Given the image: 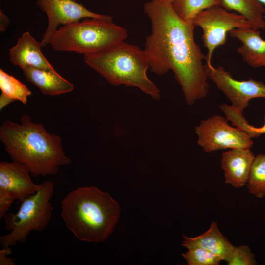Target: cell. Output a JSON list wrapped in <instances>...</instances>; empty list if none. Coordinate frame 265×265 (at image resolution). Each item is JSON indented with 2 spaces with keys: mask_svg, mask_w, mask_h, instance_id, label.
I'll list each match as a JSON object with an SVG mask.
<instances>
[{
  "mask_svg": "<svg viewBox=\"0 0 265 265\" xmlns=\"http://www.w3.org/2000/svg\"><path fill=\"white\" fill-rule=\"evenodd\" d=\"M144 11L151 24L144 50L151 71L162 75L172 70L188 105L204 98L209 86L205 55L194 39L195 26L179 18L171 3L150 1Z\"/></svg>",
  "mask_w": 265,
  "mask_h": 265,
  "instance_id": "cell-1",
  "label": "cell"
},
{
  "mask_svg": "<svg viewBox=\"0 0 265 265\" xmlns=\"http://www.w3.org/2000/svg\"><path fill=\"white\" fill-rule=\"evenodd\" d=\"M0 140L13 161L26 166L32 176L53 175L71 163L60 136L47 132L41 123L23 114L18 123L9 120L0 126Z\"/></svg>",
  "mask_w": 265,
  "mask_h": 265,
  "instance_id": "cell-2",
  "label": "cell"
},
{
  "mask_svg": "<svg viewBox=\"0 0 265 265\" xmlns=\"http://www.w3.org/2000/svg\"><path fill=\"white\" fill-rule=\"evenodd\" d=\"M66 227L78 239L103 242L112 233L120 215L118 203L108 192L95 186L80 187L61 201Z\"/></svg>",
  "mask_w": 265,
  "mask_h": 265,
  "instance_id": "cell-3",
  "label": "cell"
},
{
  "mask_svg": "<svg viewBox=\"0 0 265 265\" xmlns=\"http://www.w3.org/2000/svg\"><path fill=\"white\" fill-rule=\"evenodd\" d=\"M85 63L109 84L134 87L155 100L160 91L147 74L150 69L144 50L123 41L97 54L84 56Z\"/></svg>",
  "mask_w": 265,
  "mask_h": 265,
  "instance_id": "cell-4",
  "label": "cell"
},
{
  "mask_svg": "<svg viewBox=\"0 0 265 265\" xmlns=\"http://www.w3.org/2000/svg\"><path fill=\"white\" fill-rule=\"evenodd\" d=\"M126 29L112 20L85 18L60 26L49 45L58 52H73L84 56L97 54L124 41Z\"/></svg>",
  "mask_w": 265,
  "mask_h": 265,
  "instance_id": "cell-5",
  "label": "cell"
},
{
  "mask_svg": "<svg viewBox=\"0 0 265 265\" xmlns=\"http://www.w3.org/2000/svg\"><path fill=\"white\" fill-rule=\"evenodd\" d=\"M41 184L39 190L22 202L17 213L10 212L4 216L5 228L10 232L0 237L2 247L24 243L30 232H42L48 225L52 216L51 200L54 184L47 180Z\"/></svg>",
  "mask_w": 265,
  "mask_h": 265,
  "instance_id": "cell-6",
  "label": "cell"
},
{
  "mask_svg": "<svg viewBox=\"0 0 265 265\" xmlns=\"http://www.w3.org/2000/svg\"><path fill=\"white\" fill-rule=\"evenodd\" d=\"M192 22L203 31L202 39L204 46L207 50L205 65L208 66L212 65L215 49L226 43L228 33L236 28L252 27L243 16L238 13L230 12L219 5L200 12Z\"/></svg>",
  "mask_w": 265,
  "mask_h": 265,
  "instance_id": "cell-7",
  "label": "cell"
},
{
  "mask_svg": "<svg viewBox=\"0 0 265 265\" xmlns=\"http://www.w3.org/2000/svg\"><path fill=\"white\" fill-rule=\"evenodd\" d=\"M198 145L206 153L219 150L250 149L253 142L245 131L229 125L219 115H214L201 120L195 127Z\"/></svg>",
  "mask_w": 265,
  "mask_h": 265,
  "instance_id": "cell-8",
  "label": "cell"
},
{
  "mask_svg": "<svg viewBox=\"0 0 265 265\" xmlns=\"http://www.w3.org/2000/svg\"><path fill=\"white\" fill-rule=\"evenodd\" d=\"M30 174L28 168L20 162H0V218L15 200L22 202L40 189L42 184H35Z\"/></svg>",
  "mask_w": 265,
  "mask_h": 265,
  "instance_id": "cell-9",
  "label": "cell"
},
{
  "mask_svg": "<svg viewBox=\"0 0 265 265\" xmlns=\"http://www.w3.org/2000/svg\"><path fill=\"white\" fill-rule=\"evenodd\" d=\"M208 79L211 80L231 102V106L243 114L249 101L257 98H265V84L251 78L238 80L223 67L205 65Z\"/></svg>",
  "mask_w": 265,
  "mask_h": 265,
  "instance_id": "cell-10",
  "label": "cell"
},
{
  "mask_svg": "<svg viewBox=\"0 0 265 265\" xmlns=\"http://www.w3.org/2000/svg\"><path fill=\"white\" fill-rule=\"evenodd\" d=\"M37 4L48 17V25L41 42L42 46L50 44L60 25H66L83 18L112 20L109 15L93 12L74 0H38Z\"/></svg>",
  "mask_w": 265,
  "mask_h": 265,
  "instance_id": "cell-11",
  "label": "cell"
},
{
  "mask_svg": "<svg viewBox=\"0 0 265 265\" xmlns=\"http://www.w3.org/2000/svg\"><path fill=\"white\" fill-rule=\"evenodd\" d=\"M255 157L250 149H230L222 153L221 166L225 182L236 188L246 185Z\"/></svg>",
  "mask_w": 265,
  "mask_h": 265,
  "instance_id": "cell-12",
  "label": "cell"
},
{
  "mask_svg": "<svg viewBox=\"0 0 265 265\" xmlns=\"http://www.w3.org/2000/svg\"><path fill=\"white\" fill-rule=\"evenodd\" d=\"M42 45L28 32L18 38L16 44L9 50L10 61L21 69L26 66L45 70H54L43 55Z\"/></svg>",
  "mask_w": 265,
  "mask_h": 265,
  "instance_id": "cell-13",
  "label": "cell"
},
{
  "mask_svg": "<svg viewBox=\"0 0 265 265\" xmlns=\"http://www.w3.org/2000/svg\"><path fill=\"white\" fill-rule=\"evenodd\" d=\"M229 34L241 43L237 51L244 62L253 68L265 67V40L262 38L259 30L236 28Z\"/></svg>",
  "mask_w": 265,
  "mask_h": 265,
  "instance_id": "cell-14",
  "label": "cell"
},
{
  "mask_svg": "<svg viewBox=\"0 0 265 265\" xmlns=\"http://www.w3.org/2000/svg\"><path fill=\"white\" fill-rule=\"evenodd\" d=\"M21 69L27 81L37 86L44 95H60L69 93L74 89V85L55 69H41L31 66L25 67Z\"/></svg>",
  "mask_w": 265,
  "mask_h": 265,
  "instance_id": "cell-15",
  "label": "cell"
},
{
  "mask_svg": "<svg viewBox=\"0 0 265 265\" xmlns=\"http://www.w3.org/2000/svg\"><path fill=\"white\" fill-rule=\"evenodd\" d=\"M181 245L186 248L198 246L206 249L226 261L231 254L235 246L219 231L216 222L211 224L209 229L203 234L195 237L183 236Z\"/></svg>",
  "mask_w": 265,
  "mask_h": 265,
  "instance_id": "cell-16",
  "label": "cell"
},
{
  "mask_svg": "<svg viewBox=\"0 0 265 265\" xmlns=\"http://www.w3.org/2000/svg\"><path fill=\"white\" fill-rule=\"evenodd\" d=\"M221 5L228 11H235L243 16L253 28L265 29L264 6L258 0H221Z\"/></svg>",
  "mask_w": 265,
  "mask_h": 265,
  "instance_id": "cell-17",
  "label": "cell"
},
{
  "mask_svg": "<svg viewBox=\"0 0 265 265\" xmlns=\"http://www.w3.org/2000/svg\"><path fill=\"white\" fill-rule=\"evenodd\" d=\"M172 6L182 20L192 22L200 12L211 7L221 5V0H173Z\"/></svg>",
  "mask_w": 265,
  "mask_h": 265,
  "instance_id": "cell-18",
  "label": "cell"
},
{
  "mask_svg": "<svg viewBox=\"0 0 265 265\" xmlns=\"http://www.w3.org/2000/svg\"><path fill=\"white\" fill-rule=\"evenodd\" d=\"M249 192L261 198L265 196V155L255 156L252 164L246 183Z\"/></svg>",
  "mask_w": 265,
  "mask_h": 265,
  "instance_id": "cell-19",
  "label": "cell"
},
{
  "mask_svg": "<svg viewBox=\"0 0 265 265\" xmlns=\"http://www.w3.org/2000/svg\"><path fill=\"white\" fill-rule=\"evenodd\" d=\"M0 88L2 93L12 100L26 104L31 91L14 76L0 69Z\"/></svg>",
  "mask_w": 265,
  "mask_h": 265,
  "instance_id": "cell-20",
  "label": "cell"
},
{
  "mask_svg": "<svg viewBox=\"0 0 265 265\" xmlns=\"http://www.w3.org/2000/svg\"><path fill=\"white\" fill-rule=\"evenodd\" d=\"M187 249L182 256L189 265H218L222 261L218 255L200 247L192 246Z\"/></svg>",
  "mask_w": 265,
  "mask_h": 265,
  "instance_id": "cell-21",
  "label": "cell"
},
{
  "mask_svg": "<svg viewBox=\"0 0 265 265\" xmlns=\"http://www.w3.org/2000/svg\"><path fill=\"white\" fill-rule=\"evenodd\" d=\"M228 265H256L255 255L248 246L235 247L226 261Z\"/></svg>",
  "mask_w": 265,
  "mask_h": 265,
  "instance_id": "cell-22",
  "label": "cell"
},
{
  "mask_svg": "<svg viewBox=\"0 0 265 265\" xmlns=\"http://www.w3.org/2000/svg\"><path fill=\"white\" fill-rule=\"evenodd\" d=\"M220 109L224 113L227 119L230 120L237 126L246 132L252 138L255 135L251 130V125L243 117L242 114L239 112L231 105L222 104L219 106Z\"/></svg>",
  "mask_w": 265,
  "mask_h": 265,
  "instance_id": "cell-23",
  "label": "cell"
},
{
  "mask_svg": "<svg viewBox=\"0 0 265 265\" xmlns=\"http://www.w3.org/2000/svg\"><path fill=\"white\" fill-rule=\"evenodd\" d=\"M12 253L10 247H2L0 251V265H14V259L8 257L7 256Z\"/></svg>",
  "mask_w": 265,
  "mask_h": 265,
  "instance_id": "cell-24",
  "label": "cell"
},
{
  "mask_svg": "<svg viewBox=\"0 0 265 265\" xmlns=\"http://www.w3.org/2000/svg\"><path fill=\"white\" fill-rule=\"evenodd\" d=\"M10 24V19L4 14V13L0 10V31L5 32Z\"/></svg>",
  "mask_w": 265,
  "mask_h": 265,
  "instance_id": "cell-25",
  "label": "cell"
},
{
  "mask_svg": "<svg viewBox=\"0 0 265 265\" xmlns=\"http://www.w3.org/2000/svg\"><path fill=\"white\" fill-rule=\"evenodd\" d=\"M251 130L255 135L256 137H259L262 134H265V123L261 127H255L251 125Z\"/></svg>",
  "mask_w": 265,
  "mask_h": 265,
  "instance_id": "cell-26",
  "label": "cell"
},
{
  "mask_svg": "<svg viewBox=\"0 0 265 265\" xmlns=\"http://www.w3.org/2000/svg\"><path fill=\"white\" fill-rule=\"evenodd\" d=\"M13 102L12 100L1 93L0 96V109L1 110L6 106Z\"/></svg>",
  "mask_w": 265,
  "mask_h": 265,
  "instance_id": "cell-27",
  "label": "cell"
},
{
  "mask_svg": "<svg viewBox=\"0 0 265 265\" xmlns=\"http://www.w3.org/2000/svg\"><path fill=\"white\" fill-rule=\"evenodd\" d=\"M151 1H156V2H169L172 3L173 0H150Z\"/></svg>",
  "mask_w": 265,
  "mask_h": 265,
  "instance_id": "cell-28",
  "label": "cell"
},
{
  "mask_svg": "<svg viewBox=\"0 0 265 265\" xmlns=\"http://www.w3.org/2000/svg\"><path fill=\"white\" fill-rule=\"evenodd\" d=\"M263 6L265 7V0H258Z\"/></svg>",
  "mask_w": 265,
  "mask_h": 265,
  "instance_id": "cell-29",
  "label": "cell"
},
{
  "mask_svg": "<svg viewBox=\"0 0 265 265\" xmlns=\"http://www.w3.org/2000/svg\"><path fill=\"white\" fill-rule=\"evenodd\" d=\"M75 0V1H76V0Z\"/></svg>",
  "mask_w": 265,
  "mask_h": 265,
  "instance_id": "cell-30",
  "label": "cell"
}]
</instances>
